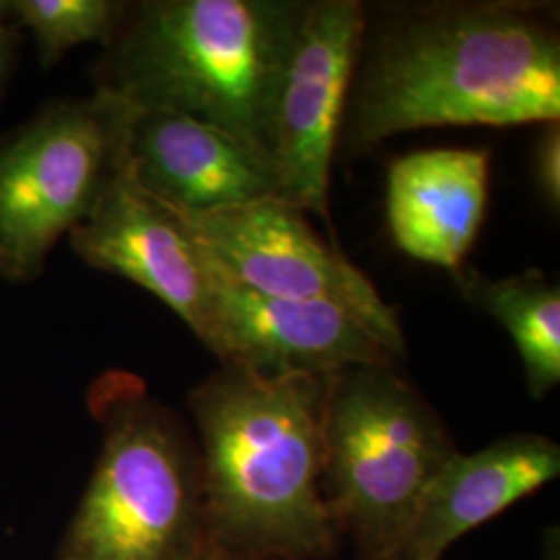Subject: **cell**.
Returning a JSON list of instances; mask_svg holds the SVG:
<instances>
[{"instance_id": "cell-1", "label": "cell", "mask_w": 560, "mask_h": 560, "mask_svg": "<svg viewBox=\"0 0 560 560\" xmlns=\"http://www.w3.org/2000/svg\"><path fill=\"white\" fill-rule=\"evenodd\" d=\"M560 117V38L534 2H420L368 23L340 138L363 154L425 127H511Z\"/></svg>"}, {"instance_id": "cell-2", "label": "cell", "mask_w": 560, "mask_h": 560, "mask_svg": "<svg viewBox=\"0 0 560 560\" xmlns=\"http://www.w3.org/2000/svg\"><path fill=\"white\" fill-rule=\"evenodd\" d=\"M328 376L221 365L189 395L210 540L279 560L326 559L339 538L322 488Z\"/></svg>"}, {"instance_id": "cell-3", "label": "cell", "mask_w": 560, "mask_h": 560, "mask_svg": "<svg viewBox=\"0 0 560 560\" xmlns=\"http://www.w3.org/2000/svg\"><path fill=\"white\" fill-rule=\"evenodd\" d=\"M305 2H127L106 44L98 88L138 110L208 122L275 164L280 85Z\"/></svg>"}, {"instance_id": "cell-4", "label": "cell", "mask_w": 560, "mask_h": 560, "mask_svg": "<svg viewBox=\"0 0 560 560\" xmlns=\"http://www.w3.org/2000/svg\"><path fill=\"white\" fill-rule=\"evenodd\" d=\"M90 409L101 455L60 560H200L212 541L200 453L179 418L120 370L94 382Z\"/></svg>"}, {"instance_id": "cell-5", "label": "cell", "mask_w": 560, "mask_h": 560, "mask_svg": "<svg viewBox=\"0 0 560 560\" xmlns=\"http://www.w3.org/2000/svg\"><path fill=\"white\" fill-rule=\"evenodd\" d=\"M322 442L324 499L363 560L397 550L428 483L459 453L441 416L393 365L328 376Z\"/></svg>"}, {"instance_id": "cell-6", "label": "cell", "mask_w": 560, "mask_h": 560, "mask_svg": "<svg viewBox=\"0 0 560 560\" xmlns=\"http://www.w3.org/2000/svg\"><path fill=\"white\" fill-rule=\"evenodd\" d=\"M136 108L98 88L44 106L0 141V279L25 282L127 168Z\"/></svg>"}, {"instance_id": "cell-7", "label": "cell", "mask_w": 560, "mask_h": 560, "mask_svg": "<svg viewBox=\"0 0 560 560\" xmlns=\"http://www.w3.org/2000/svg\"><path fill=\"white\" fill-rule=\"evenodd\" d=\"M173 212L224 279L264 295L340 305L395 358L405 355L397 312L358 266L322 240L300 208L266 198L210 214Z\"/></svg>"}, {"instance_id": "cell-8", "label": "cell", "mask_w": 560, "mask_h": 560, "mask_svg": "<svg viewBox=\"0 0 560 560\" xmlns=\"http://www.w3.org/2000/svg\"><path fill=\"white\" fill-rule=\"evenodd\" d=\"M365 27L358 0L305 2L280 85L272 161L279 198L330 224V168Z\"/></svg>"}, {"instance_id": "cell-9", "label": "cell", "mask_w": 560, "mask_h": 560, "mask_svg": "<svg viewBox=\"0 0 560 560\" xmlns=\"http://www.w3.org/2000/svg\"><path fill=\"white\" fill-rule=\"evenodd\" d=\"M210 270L212 318L203 345L221 365L279 378L332 376L345 368L397 360L340 305L264 295Z\"/></svg>"}, {"instance_id": "cell-10", "label": "cell", "mask_w": 560, "mask_h": 560, "mask_svg": "<svg viewBox=\"0 0 560 560\" xmlns=\"http://www.w3.org/2000/svg\"><path fill=\"white\" fill-rule=\"evenodd\" d=\"M69 243L88 266L159 298L203 345L212 318L210 264L179 217L131 177L129 161Z\"/></svg>"}, {"instance_id": "cell-11", "label": "cell", "mask_w": 560, "mask_h": 560, "mask_svg": "<svg viewBox=\"0 0 560 560\" xmlns=\"http://www.w3.org/2000/svg\"><path fill=\"white\" fill-rule=\"evenodd\" d=\"M127 161L145 194L185 214L279 198L272 162L226 131L168 110L136 108Z\"/></svg>"}, {"instance_id": "cell-12", "label": "cell", "mask_w": 560, "mask_h": 560, "mask_svg": "<svg viewBox=\"0 0 560 560\" xmlns=\"http://www.w3.org/2000/svg\"><path fill=\"white\" fill-rule=\"evenodd\" d=\"M559 474V444L532 432L504 436L471 455L455 453L428 483L407 534L384 560H442L465 534Z\"/></svg>"}, {"instance_id": "cell-13", "label": "cell", "mask_w": 560, "mask_h": 560, "mask_svg": "<svg viewBox=\"0 0 560 560\" xmlns=\"http://www.w3.org/2000/svg\"><path fill=\"white\" fill-rule=\"evenodd\" d=\"M490 185L483 150L439 148L400 156L386 175V219L400 252L459 270L480 231Z\"/></svg>"}, {"instance_id": "cell-14", "label": "cell", "mask_w": 560, "mask_h": 560, "mask_svg": "<svg viewBox=\"0 0 560 560\" xmlns=\"http://www.w3.org/2000/svg\"><path fill=\"white\" fill-rule=\"evenodd\" d=\"M460 295L506 328L520 353L527 388L541 399L560 382V291L538 270L488 279L474 268L453 272Z\"/></svg>"}, {"instance_id": "cell-15", "label": "cell", "mask_w": 560, "mask_h": 560, "mask_svg": "<svg viewBox=\"0 0 560 560\" xmlns=\"http://www.w3.org/2000/svg\"><path fill=\"white\" fill-rule=\"evenodd\" d=\"M127 2L115 0H13L9 13L30 32L44 67H52L73 48L108 44L125 15Z\"/></svg>"}, {"instance_id": "cell-16", "label": "cell", "mask_w": 560, "mask_h": 560, "mask_svg": "<svg viewBox=\"0 0 560 560\" xmlns=\"http://www.w3.org/2000/svg\"><path fill=\"white\" fill-rule=\"evenodd\" d=\"M536 183L544 201L557 212L560 208V125L544 122L536 148Z\"/></svg>"}, {"instance_id": "cell-17", "label": "cell", "mask_w": 560, "mask_h": 560, "mask_svg": "<svg viewBox=\"0 0 560 560\" xmlns=\"http://www.w3.org/2000/svg\"><path fill=\"white\" fill-rule=\"evenodd\" d=\"M15 40H18V25L9 13V2H0V104L4 98V90L13 69Z\"/></svg>"}, {"instance_id": "cell-18", "label": "cell", "mask_w": 560, "mask_h": 560, "mask_svg": "<svg viewBox=\"0 0 560 560\" xmlns=\"http://www.w3.org/2000/svg\"><path fill=\"white\" fill-rule=\"evenodd\" d=\"M200 560H279L268 559V557H260V555H249V552H240V550H231V548H224L221 544H214L210 541L206 552L201 555Z\"/></svg>"}, {"instance_id": "cell-19", "label": "cell", "mask_w": 560, "mask_h": 560, "mask_svg": "<svg viewBox=\"0 0 560 560\" xmlns=\"http://www.w3.org/2000/svg\"><path fill=\"white\" fill-rule=\"evenodd\" d=\"M546 560H560L559 529H548V538H546Z\"/></svg>"}]
</instances>
